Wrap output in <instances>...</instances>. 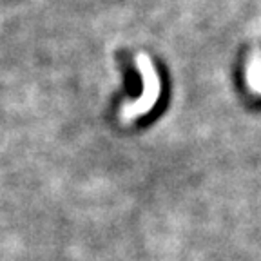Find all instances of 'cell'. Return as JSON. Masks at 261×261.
<instances>
[{
    "mask_svg": "<svg viewBox=\"0 0 261 261\" xmlns=\"http://www.w3.org/2000/svg\"><path fill=\"white\" fill-rule=\"evenodd\" d=\"M138 64H140V71L143 74V82H145V93H143V96L136 103L125 107V111H123L125 116H138V114L147 113L149 109H152V106L156 103V98L160 94V78L156 74L149 57L140 55Z\"/></svg>",
    "mask_w": 261,
    "mask_h": 261,
    "instance_id": "1",
    "label": "cell"
}]
</instances>
